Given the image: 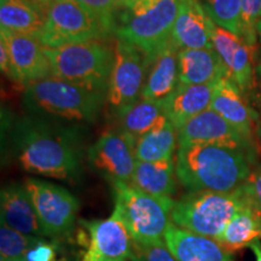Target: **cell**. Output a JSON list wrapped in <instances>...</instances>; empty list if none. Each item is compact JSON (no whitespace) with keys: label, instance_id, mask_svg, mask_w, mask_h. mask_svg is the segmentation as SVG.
<instances>
[{"label":"cell","instance_id":"4316f807","mask_svg":"<svg viewBox=\"0 0 261 261\" xmlns=\"http://www.w3.org/2000/svg\"><path fill=\"white\" fill-rule=\"evenodd\" d=\"M116 117L119 119V128L137 140L165 119L163 100H151L140 97L135 104Z\"/></svg>","mask_w":261,"mask_h":261},{"label":"cell","instance_id":"d6986e66","mask_svg":"<svg viewBox=\"0 0 261 261\" xmlns=\"http://www.w3.org/2000/svg\"><path fill=\"white\" fill-rule=\"evenodd\" d=\"M244 94L233 81L223 77L215 84L211 109L224 117L243 136L253 140L257 115L248 104Z\"/></svg>","mask_w":261,"mask_h":261},{"label":"cell","instance_id":"8992f818","mask_svg":"<svg viewBox=\"0 0 261 261\" xmlns=\"http://www.w3.org/2000/svg\"><path fill=\"white\" fill-rule=\"evenodd\" d=\"M243 205L236 191H189L175 201L169 218L182 230L215 240Z\"/></svg>","mask_w":261,"mask_h":261},{"label":"cell","instance_id":"9a60e30c","mask_svg":"<svg viewBox=\"0 0 261 261\" xmlns=\"http://www.w3.org/2000/svg\"><path fill=\"white\" fill-rule=\"evenodd\" d=\"M213 46L225 67L227 77L243 91L248 92L254 84L253 56L255 46L243 40L240 35L218 27L213 28Z\"/></svg>","mask_w":261,"mask_h":261},{"label":"cell","instance_id":"ffe728a7","mask_svg":"<svg viewBox=\"0 0 261 261\" xmlns=\"http://www.w3.org/2000/svg\"><path fill=\"white\" fill-rule=\"evenodd\" d=\"M165 243L178 261H234L232 253L211 237L182 230L169 223Z\"/></svg>","mask_w":261,"mask_h":261},{"label":"cell","instance_id":"44dd1931","mask_svg":"<svg viewBox=\"0 0 261 261\" xmlns=\"http://www.w3.org/2000/svg\"><path fill=\"white\" fill-rule=\"evenodd\" d=\"M215 84H179L177 90L167 99L163 100L166 116L175 128L179 130L198 114L210 109L214 96Z\"/></svg>","mask_w":261,"mask_h":261},{"label":"cell","instance_id":"74e56055","mask_svg":"<svg viewBox=\"0 0 261 261\" xmlns=\"http://www.w3.org/2000/svg\"><path fill=\"white\" fill-rule=\"evenodd\" d=\"M137 2H138V0H116L117 14H119V11H121V10H125L127 8H129V6H132Z\"/></svg>","mask_w":261,"mask_h":261},{"label":"cell","instance_id":"7bdbcfd3","mask_svg":"<svg viewBox=\"0 0 261 261\" xmlns=\"http://www.w3.org/2000/svg\"><path fill=\"white\" fill-rule=\"evenodd\" d=\"M260 16H261V14H260Z\"/></svg>","mask_w":261,"mask_h":261},{"label":"cell","instance_id":"f546056e","mask_svg":"<svg viewBox=\"0 0 261 261\" xmlns=\"http://www.w3.org/2000/svg\"><path fill=\"white\" fill-rule=\"evenodd\" d=\"M76 2L89 10L100 22L109 37L115 33L117 17L116 0H76Z\"/></svg>","mask_w":261,"mask_h":261},{"label":"cell","instance_id":"cb8c5ba5","mask_svg":"<svg viewBox=\"0 0 261 261\" xmlns=\"http://www.w3.org/2000/svg\"><path fill=\"white\" fill-rule=\"evenodd\" d=\"M47 14L25 0H0L2 29L40 39Z\"/></svg>","mask_w":261,"mask_h":261},{"label":"cell","instance_id":"3957f363","mask_svg":"<svg viewBox=\"0 0 261 261\" xmlns=\"http://www.w3.org/2000/svg\"><path fill=\"white\" fill-rule=\"evenodd\" d=\"M22 103L34 116L69 122H94L107 103V93L48 76L27 85Z\"/></svg>","mask_w":261,"mask_h":261},{"label":"cell","instance_id":"d6a6232c","mask_svg":"<svg viewBox=\"0 0 261 261\" xmlns=\"http://www.w3.org/2000/svg\"><path fill=\"white\" fill-rule=\"evenodd\" d=\"M130 261H178L165 242L143 244L133 242Z\"/></svg>","mask_w":261,"mask_h":261},{"label":"cell","instance_id":"e575fe53","mask_svg":"<svg viewBox=\"0 0 261 261\" xmlns=\"http://www.w3.org/2000/svg\"><path fill=\"white\" fill-rule=\"evenodd\" d=\"M0 69L3 74H5L9 79H14V70H12L11 57H10L8 46L5 41L0 39Z\"/></svg>","mask_w":261,"mask_h":261},{"label":"cell","instance_id":"7a4b0ae2","mask_svg":"<svg viewBox=\"0 0 261 261\" xmlns=\"http://www.w3.org/2000/svg\"><path fill=\"white\" fill-rule=\"evenodd\" d=\"M256 158L241 149L212 144L178 145L175 172L188 191L233 192L246 180Z\"/></svg>","mask_w":261,"mask_h":261},{"label":"cell","instance_id":"8fae6325","mask_svg":"<svg viewBox=\"0 0 261 261\" xmlns=\"http://www.w3.org/2000/svg\"><path fill=\"white\" fill-rule=\"evenodd\" d=\"M87 243L81 261H127L133 248V238L120 207L103 220L84 221Z\"/></svg>","mask_w":261,"mask_h":261},{"label":"cell","instance_id":"52a82bcc","mask_svg":"<svg viewBox=\"0 0 261 261\" xmlns=\"http://www.w3.org/2000/svg\"><path fill=\"white\" fill-rule=\"evenodd\" d=\"M113 197L121 210L133 242L151 244L165 242V233L171 221L174 203L166 202L146 194L130 182H109Z\"/></svg>","mask_w":261,"mask_h":261},{"label":"cell","instance_id":"277c9868","mask_svg":"<svg viewBox=\"0 0 261 261\" xmlns=\"http://www.w3.org/2000/svg\"><path fill=\"white\" fill-rule=\"evenodd\" d=\"M182 0H138L119 11L115 37L140 48L146 58L171 40Z\"/></svg>","mask_w":261,"mask_h":261},{"label":"cell","instance_id":"83f0119b","mask_svg":"<svg viewBox=\"0 0 261 261\" xmlns=\"http://www.w3.org/2000/svg\"><path fill=\"white\" fill-rule=\"evenodd\" d=\"M201 4L218 27L241 37L242 0H202Z\"/></svg>","mask_w":261,"mask_h":261},{"label":"cell","instance_id":"2e32d148","mask_svg":"<svg viewBox=\"0 0 261 261\" xmlns=\"http://www.w3.org/2000/svg\"><path fill=\"white\" fill-rule=\"evenodd\" d=\"M214 25L200 0H182L172 29L171 41L179 50L213 48Z\"/></svg>","mask_w":261,"mask_h":261},{"label":"cell","instance_id":"d590c367","mask_svg":"<svg viewBox=\"0 0 261 261\" xmlns=\"http://www.w3.org/2000/svg\"><path fill=\"white\" fill-rule=\"evenodd\" d=\"M25 2H29V3H31V4L35 5V6H37V8L41 9L42 11H45L47 14L48 9L51 8V5L54 4V3L56 2V0H25Z\"/></svg>","mask_w":261,"mask_h":261},{"label":"cell","instance_id":"ac0fdd59","mask_svg":"<svg viewBox=\"0 0 261 261\" xmlns=\"http://www.w3.org/2000/svg\"><path fill=\"white\" fill-rule=\"evenodd\" d=\"M0 220L3 225L21 233L45 237L34 203L24 184L12 182L2 189Z\"/></svg>","mask_w":261,"mask_h":261},{"label":"cell","instance_id":"ab89813d","mask_svg":"<svg viewBox=\"0 0 261 261\" xmlns=\"http://www.w3.org/2000/svg\"><path fill=\"white\" fill-rule=\"evenodd\" d=\"M257 133H259V137H260V140H261V122H260L259 127H257Z\"/></svg>","mask_w":261,"mask_h":261},{"label":"cell","instance_id":"d4e9b609","mask_svg":"<svg viewBox=\"0 0 261 261\" xmlns=\"http://www.w3.org/2000/svg\"><path fill=\"white\" fill-rule=\"evenodd\" d=\"M261 238V214L244 204L232 219L228 221L224 231L215 238L227 252L233 253Z\"/></svg>","mask_w":261,"mask_h":261},{"label":"cell","instance_id":"603a6c76","mask_svg":"<svg viewBox=\"0 0 261 261\" xmlns=\"http://www.w3.org/2000/svg\"><path fill=\"white\" fill-rule=\"evenodd\" d=\"M177 181L175 156H172L156 162L137 161L130 184L159 200L174 203Z\"/></svg>","mask_w":261,"mask_h":261},{"label":"cell","instance_id":"f35d334b","mask_svg":"<svg viewBox=\"0 0 261 261\" xmlns=\"http://www.w3.org/2000/svg\"><path fill=\"white\" fill-rule=\"evenodd\" d=\"M256 31H257V37L260 38L261 40V16L259 17V19H257V23H256Z\"/></svg>","mask_w":261,"mask_h":261},{"label":"cell","instance_id":"836d02e7","mask_svg":"<svg viewBox=\"0 0 261 261\" xmlns=\"http://www.w3.org/2000/svg\"><path fill=\"white\" fill-rule=\"evenodd\" d=\"M58 253L56 243L47 242L44 237H40L28 250L24 261H61Z\"/></svg>","mask_w":261,"mask_h":261},{"label":"cell","instance_id":"5b68a950","mask_svg":"<svg viewBox=\"0 0 261 261\" xmlns=\"http://www.w3.org/2000/svg\"><path fill=\"white\" fill-rule=\"evenodd\" d=\"M52 76L108 92L114 62V46L108 39L60 47H44Z\"/></svg>","mask_w":261,"mask_h":261},{"label":"cell","instance_id":"e0dca14e","mask_svg":"<svg viewBox=\"0 0 261 261\" xmlns=\"http://www.w3.org/2000/svg\"><path fill=\"white\" fill-rule=\"evenodd\" d=\"M179 48L169 40L148 58L142 98L165 100L177 90L179 79Z\"/></svg>","mask_w":261,"mask_h":261},{"label":"cell","instance_id":"9c48e42d","mask_svg":"<svg viewBox=\"0 0 261 261\" xmlns=\"http://www.w3.org/2000/svg\"><path fill=\"white\" fill-rule=\"evenodd\" d=\"M148 58L140 48L116 39L114 62L107 92V104L114 116L125 112L142 96Z\"/></svg>","mask_w":261,"mask_h":261},{"label":"cell","instance_id":"f1b7e54d","mask_svg":"<svg viewBox=\"0 0 261 261\" xmlns=\"http://www.w3.org/2000/svg\"><path fill=\"white\" fill-rule=\"evenodd\" d=\"M40 237L28 236L0 225V261H24L28 250Z\"/></svg>","mask_w":261,"mask_h":261},{"label":"cell","instance_id":"4fadbf2b","mask_svg":"<svg viewBox=\"0 0 261 261\" xmlns=\"http://www.w3.org/2000/svg\"><path fill=\"white\" fill-rule=\"evenodd\" d=\"M212 144L241 149L255 156V146L213 109H207L178 130V145Z\"/></svg>","mask_w":261,"mask_h":261},{"label":"cell","instance_id":"b9f144b4","mask_svg":"<svg viewBox=\"0 0 261 261\" xmlns=\"http://www.w3.org/2000/svg\"><path fill=\"white\" fill-rule=\"evenodd\" d=\"M259 74H260V76H261V71H259Z\"/></svg>","mask_w":261,"mask_h":261},{"label":"cell","instance_id":"1f68e13d","mask_svg":"<svg viewBox=\"0 0 261 261\" xmlns=\"http://www.w3.org/2000/svg\"><path fill=\"white\" fill-rule=\"evenodd\" d=\"M261 14V0H242V32L241 38L252 46L256 44V23Z\"/></svg>","mask_w":261,"mask_h":261},{"label":"cell","instance_id":"484cf974","mask_svg":"<svg viewBox=\"0 0 261 261\" xmlns=\"http://www.w3.org/2000/svg\"><path fill=\"white\" fill-rule=\"evenodd\" d=\"M178 145V129L166 116L158 126L136 140L137 161L156 162L174 156Z\"/></svg>","mask_w":261,"mask_h":261},{"label":"cell","instance_id":"4dcf8cb0","mask_svg":"<svg viewBox=\"0 0 261 261\" xmlns=\"http://www.w3.org/2000/svg\"><path fill=\"white\" fill-rule=\"evenodd\" d=\"M244 204L261 214V163H255L246 180L237 190Z\"/></svg>","mask_w":261,"mask_h":261},{"label":"cell","instance_id":"8d00e7d4","mask_svg":"<svg viewBox=\"0 0 261 261\" xmlns=\"http://www.w3.org/2000/svg\"><path fill=\"white\" fill-rule=\"evenodd\" d=\"M249 248L255 255V261H261V242L260 240L254 241L253 243L249 244Z\"/></svg>","mask_w":261,"mask_h":261},{"label":"cell","instance_id":"7c38bea8","mask_svg":"<svg viewBox=\"0 0 261 261\" xmlns=\"http://www.w3.org/2000/svg\"><path fill=\"white\" fill-rule=\"evenodd\" d=\"M135 144L136 140L120 128L108 129L90 146L87 159L108 182H130L137 163Z\"/></svg>","mask_w":261,"mask_h":261},{"label":"cell","instance_id":"ba28073f","mask_svg":"<svg viewBox=\"0 0 261 261\" xmlns=\"http://www.w3.org/2000/svg\"><path fill=\"white\" fill-rule=\"evenodd\" d=\"M100 39L109 35L89 10L76 0H56L48 9L39 41L44 47H60Z\"/></svg>","mask_w":261,"mask_h":261},{"label":"cell","instance_id":"60d3db41","mask_svg":"<svg viewBox=\"0 0 261 261\" xmlns=\"http://www.w3.org/2000/svg\"><path fill=\"white\" fill-rule=\"evenodd\" d=\"M259 71H261V64H260V67H259Z\"/></svg>","mask_w":261,"mask_h":261},{"label":"cell","instance_id":"7402d4cb","mask_svg":"<svg viewBox=\"0 0 261 261\" xmlns=\"http://www.w3.org/2000/svg\"><path fill=\"white\" fill-rule=\"evenodd\" d=\"M223 77H227L226 67L214 47L179 51L180 84L210 85Z\"/></svg>","mask_w":261,"mask_h":261},{"label":"cell","instance_id":"5bb4252c","mask_svg":"<svg viewBox=\"0 0 261 261\" xmlns=\"http://www.w3.org/2000/svg\"><path fill=\"white\" fill-rule=\"evenodd\" d=\"M0 39L5 41L11 57L14 81L27 86L52 76L51 65L44 46L37 38L0 29Z\"/></svg>","mask_w":261,"mask_h":261},{"label":"cell","instance_id":"30bf717a","mask_svg":"<svg viewBox=\"0 0 261 261\" xmlns=\"http://www.w3.org/2000/svg\"><path fill=\"white\" fill-rule=\"evenodd\" d=\"M31 195L45 237L61 238L73 230L80 203L67 189L38 178H27Z\"/></svg>","mask_w":261,"mask_h":261},{"label":"cell","instance_id":"6da1fadb","mask_svg":"<svg viewBox=\"0 0 261 261\" xmlns=\"http://www.w3.org/2000/svg\"><path fill=\"white\" fill-rule=\"evenodd\" d=\"M11 143L16 160L31 174L74 181L81 171L79 133L40 116H24L14 125Z\"/></svg>","mask_w":261,"mask_h":261}]
</instances>
